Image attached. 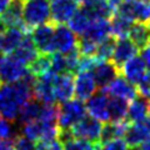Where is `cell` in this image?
I'll use <instances>...</instances> for the list:
<instances>
[{"label":"cell","instance_id":"obj_11","mask_svg":"<svg viewBox=\"0 0 150 150\" xmlns=\"http://www.w3.org/2000/svg\"><path fill=\"white\" fill-rule=\"evenodd\" d=\"M101 90H104L109 96L120 98L126 101H131L139 95L137 86L133 83H130L128 79H125L123 75H118L109 85Z\"/></svg>","mask_w":150,"mask_h":150},{"label":"cell","instance_id":"obj_40","mask_svg":"<svg viewBox=\"0 0 150 150\" xmlns=\"http://www.w3.org/2000/svg\"><path fill=\"white\" fill-rule=\"evenodd\" d=\"M140 150H150V137L146 138L140 144Z\"/></svg>","mask_w":150,"mask_h":150},{"label":"cell","instance_id":"obj_13","mask_svg":"<svg viewBox=\"0 0 150 150\" xmlns=\"http://www.w3.org/2000/svg\"><path fill=\"white\" fill-rule=\"evenodd\" d=\"M78 39L74 31L65 24H58L55 25L54 31V53L67 54L69 51L76 48Z\"/></svg>","mask_w":150,"mask_h":150},{"label":"cell","instance_id":"obj_9","mask_svg":"<svg viewBox=\"0 0 150 150\" xmlns=\"http://www.w3.org/2000/svg\"><path fill=\"white\" fill-rule=\"evenodd\" d=\"M108 106H109V95L101 89L100 91H96L93 96L89 98L85 103L86 112L101 123H108L110 120Z\"/></svg>","mask_w":150,"mask_h":150},{"label":"cell","instance_id":"obj_42","mask_svg":"<svg viewBox=\"0 0 150 150\" xmlns=\"http://www.w3.org/2000/svg\"><path fill=\"white\" fill-rule=\"evenodd\" d=\"M4 30H5V26H4V24L1 23V20H0V38H1V35H3Z\"/></svg>","mask_w":150,"mask_h":150},{"label":"cell","instance_id":"obj_15","mask_svg":"<svg viewBox=\"0 0 150 150\" xmlns=\"http://www.w3.org/2000/svg\"><path fill=\"white\" fill-rule=\"evenodd\" d=\"M74 89L76 99L86 101L96 93L98 85L90 71H78L76 78L74 79Z\"/></svg>","mask_w":150,"mask_h":150},{"label":"cell","instance_id":"obj_24","mask_svg":"<svg viewBox=\"0 0 150 150\" xmlns=\"http://www.w3.org/2000/svg\"><path fill=\"white\" fill-rule=\"evenodd\" d=\"M11 54L15 56V58H18L21 63H24L26 67H29V64L36 58L38 55H39L34 43H33L30 33H28V34L25 35L24 40L21 41V44L19 45Z\"/></svg>","mask_w":150,"mask_h":150},{"label":"cell","instance_id":"obj_4","mask_svg":"<svg viewBox=\"0 0 150 150\" xmlns=\"http://www.w3.org/2000/svg\"><path fill=\"white\" fill-rule=\"evenodd\" d=\"M114 14H119L133 23H149L150 1L149 0H123Z\"/></svg>","mask_w":150,"mask_h":150},{"label":"cell","instance_id":"obj_14","mask_svg":"<svg viewBox=\"0 0 150 150\" xmlns=\"http://www.w3.org/2000/svg\"><path fill=\"white\" fill-rule=\"evenodd\" d=\"M138 51H139V49L135 46V44L128 36L118 38V40H116V43H115L111 62L120 70V68L123 67L124 63H126L129 59L134 58L135 55H138Z\"/></svg>","mask_w":150,"mask_h":150},{"label":"cell","instance_id":"obj_19","mask_svg":"<svg viewBox=\"0 0 150 150\" xmlns=\"http://www.w3.org/2000/svg\"><path fill=\"white\" fill-rule=\"evenodd\" d=\"M54 94H55V100L60 103V104L73 99L75 94L73 74L65 73L56 75L54 83Z\"/></svg>","mask_w":150,"mask_h":150},{"label":"cell","instance_id":"obj_22","mask_svg":"<svg viewBox=\"0 0 150 150\" xmlns=\"http://www.w3.org/2000/svg\"><path fill=\"white\" fill-rule=\"evenodd\" d=\"M150 115V101L144 96L138 95L135 99L131 100L128 106L126 120L129 123H139Z\"/></svg>","mask_w":150,"mask_h":150},{"label":"cell","instance_id":"obj_16","mask_svg":"<svg viewBox=\"0 0 150 150\" xmlns=\"http://www.w3.org/2000/svg\"><path fill=\"white\" fill-rule=\"evenodd\" d=\"M124 137L128 146H140V144L150 137V115L139 123H130Z\"/></svg>","mask_w":150,"mask_h":150},{"label":"cell","instance_id":"obj_8","mask_svg":"<svg viewBox=\"0 0 150 150\" xmlns=\"http://www.w3.org/2000/svg\"><path fill=\"white\" fill-rule=\"evenodd\" d=\"M29 71L28 67L13 54H6L0 59V75L5 83L19 81Z\"/></svg>","mask_w":150,"mask_h":150},{"label":"cell","instance_id":"obj_28","mask_svg":"<svg viewBox=\"0 0 150 150\" xmlns=\"http://www.w3.org/2000/svg\"><path fill=\"white\" fill-rule=\"evenodd\" d=\"M68 23H69V28L74 31V34L78 36H81L88 29L89 24L91 23V19L88 15V13L81 8V9H78L76 13L74 14L73 18Z\"/></svg>","mask_w":150,"mask_h":150},{"label":"cell","instance_id":"obj_45","mask_svg":"<svg viewBox=\"0 0 150 150\" xmlns=\"http://www.w3.org/2000/svg\"><path fill=\"white\" fill-rule=\"evenodd\" d=\"M1 81H3V79H1V75H0V85H1Z\"/></svg>","mask_w":150,"mask_h":150},{"label":"cell","instance_id":"obj_46","mask_svg":"<svg viewBox=\"0 0 150 150\" xmlns=\"http://www.w3.org/2000/svg\"><path fill=\"white\" fill-rule=\"evenodd\" d=\"M149 26H150V20H149Z\"/></svg>","mask_w":150,"mask_h":150},{"label":"cell","instance_id":"obj_17","mask_svg":"<svg viewBox=\"0 0 150 150\" xmlns=\"http://www.w3.org/2000/svg\"><path fill=\"white\" fill-rule=\"evenodd\" d=\"M119 71L130 83L138 85L140 80L144 78V75L146 74V64L142 58V55H135L134 58L129 59L128 62L123 64Z\"/></svg>","mask_w":150,"mask_h":150},{"label":"cell","instance_id":"obj_6","mask_svg":"<svg viewBox=\"0 0 150 150\" xmlns=\"http://www.w3.org/2000/svg\"><path fill=\"white\" fill-rule=\"evenodd\" d=\"M56 75L54 71L49 70L35 79L33 86V98L39 100L43 104H55V94H54V83Z\"/></svg>","mask_w":150,"mask_h":150},{"label":"cell","instance_id":"obj_34","mask_svg":"<svg viewBox=\"0 0 150 150\" xmlns=\"http://www.w3.org/2000/svg\"><path fill=\"white\" fill-rule=\"evenodd\" d=\"M100 150H128V144L121 138L112 139L110 142L100 144Z\"/></svg>","mask_w":150,"mask_h":150},{"label":"cell","instance_id":"obj_29","mask_svg":"<svg viewBox=\"0 0 150 150\" xmlns=\"http://www.w3.org/2000/svg\"><path fill=\"white\" fill-rule=\"evenodd\" d=\"M134 23L129 20L128 18H125L119 14H114L111 16L110 25H111V34L115 38H125L129 35L130 28Z\"/></svg>","mask_w":150,"mask_h":150},{"label":"cell","instance_id":"obj_38","mask_svg":"<svg viewBox=\"0 0 150 150\" xmlns=\"http://www.w3.org/2000/svg\"><path fill=\"white\" fill-rule=\"evenodd\" d=\"M13 139H1L0 140V150H14Z\"/></svg>","mask_w":150,"mask_h":150},{"label":"cell","instance_id":"obj_7","mask_svg":"<svg viewBox=\"0 0 150 150\" xmlns=\"http://www.w3.org/2000/svg\"><path fill=\"white\" fill-rule=\"evenodd\" d=\"M54 23H45L33 29L31 39L39 54H53L54 53Z\"/></svg>","mask_w":150,"mask_h":150},{"label":"cell","instance_id":"obj_44","mask_svg":"<svg viewBox=\"0 0 150 150\" xmlns=\"http://www.w3.org/2000/svg\"><path fill=\"white\" fill-rule=\"evenodd\" d=\"M3 56H4V54H3V51H1V50H0V59H1V58H3Z\"/></svg>","mask_w":150,"mask_h":150},{"label":"cell","instance_id":"obj_41","mask_svg":"<svg viewBox=\"0 0 150 150\" xmlns=\"http://www.w3.org/2000/svg\"><path fill=\"white\" fill-rule=\"evenodd\" d=\"M75 1L79 3V4H83V5H86V4L94 1V0H75Z\"/></svg>","mask_w":150,"mask_h":150},{"label":"cell","instance_id":"obj_30","mask_svg":"<svg viewBox=\"0 0 150 150\" xmlns=\"http://www.w3.org/2000/svg\"><path fill=\"white\" fill-rule=\"evenodd\" d=\"M29 71L34 75L35 78L40 76L45 73L51 70V64H50V55L48 54H39L36 58L29 64Z\"/></svg>","mask_w":150,"mask_h":150},{"label":"cell","instance_id":"obj_36","mask_svg":"<svg viewBox=\"0 0 150 150\" xmlns=\"http://www.w3.org/2000/svg\"><path fill=\"white\" fill-rule=\"evenodd\" d=\"M138 94L150 101V71L144 75V78L138 84Z\"/></svg>","mask_w":150,"mask_h":150},{"label":"cell","instance_id":"obj_25","mask_svg":"<svg viewBox=\"0 0 150 150\" xmlns=\"http://www.w3.org/2000/svg\"><path fill=\"white\" fill-rule=\"evenodd\" d=\"M128 36L135 46L142 50L150 41V26L145 23H134L130 28Z\"/></svg>","mask_w":150,"mask_h":150},{"label":"cell","instance_id":"obj_2","mask_svg":"<svg viewBox=\"0 0 150 150\" xmlns=\"http://www.w3.org/2000/svg\"><path fill=\"white\" fill-rule=\"evenodd\" d=\"M50 20L49 0H23V21L28 29H34Z\"/></svg>","mask_w":150,"mask_h":150},{"label":"cell","instance_id":"obj_39","mask_svg":"<svg viewBox=\"0 0 150 150\" xmlns=\"http://www.w3.org/2000/svg\"><path fill=\"white\" fill-rule=\"evenodd\" d=\"M13 0H0V16L4 14V11L9 8V5L11 4Z\"/></svg>","mask_w":150,"mask_h":150},{"label":"cell","instance_id":"obj_10","mask_svg":"<svg viewBox=\"0 0 150 150\" xmlns=\"http://www.w3.org/2000/svg\"><path fill=\"white\" fill-rule=\"evenodd\" d=\"M50 19L55 25L67 24L78 10V3L75 0H49Z\"/></svg>","mask_w":150,"mask_h":150},{"label":"cell","instance_id":"obj_1","mask_svg":"<svg viewBox=\"0 0 150 150\" xmlns=\"http://www.w3.org/2000/svg\"><path fill=\"white\" fill-rule=\"evenodd\" d=\"M35 79L34 75L28 71L19 81L0 85V115L4 119L13 123L16 121L21 108L33 99V86Z\"/></svg>","mask_w":150,"mask_h":150},{"label":"cell","instance_id":"obj_43","mask_svg":"<svg viewBox=\"0 0 150 150\" xmlns=\"http://www.w3.org/2000/svg\"><path fill=\"white\" fill-rule=\"evenodd\" d=\"M130 150H140V149H139V148H138V146H135V148H131V149H130Z\"/></svg>","mask_w":150,"mask_h":150},{"label":"cell","instance_id":"obj_18","mask_svg":"<svg viewBox=\"0 0 150 150\" xmlns=\"http://www.w3.org/2000/svg\"><path fill=\"white\" fill-rule=\"evenodd\" d=\"M28 33L29 29L26 28H6L0 38V50L3 54H11L21 44Z\"/></svg>","mask_w":150,"mask_h":150},{"label":"cell","instance_id":"obj_20","mask_svg":"<svg viewBox=\"0 0 150 150\" xmlns=\"http://www.w3.org/2000/svg\"><path fill=\"white\" fill-rule=\"evenodd\" d=\"M110 34L111 25L109 19H95V20H91L85 33L79 38H85V39H89L94 43L99 44L101 40H104Z\"/></svg>","mask_w":150,"mask_h":150},{"label":"cell","instance_id":"obj_23","mask_svg":"<svg viewBox=\"0 0 150 150\" xmlns=\"http://www.w3.org/2000/svg\"><path fill=\"white\" fill-rule=\"evenodd\" d=\"M129 121L128 120H120V121H108L105 125H103L101 135H100V144H104L106 142H110L112 139L123 138L126 130L129 128Z\"/></svg>","mask_w":150,"mask_h":150},{"label":"cell","instance_id":"obj_33","mask_svg":"<svg viewBox=\"0 0 150 150\" xmlns=\"http://www.w3.org/2000/svg\"><path fill=\"white\" fill-rule=\"evenodd\" d=\"M16 135L13 121L0 118V139H13Z\"/></svg>","mask_w":150,"mask_h":150},{"label":"cell","instance_id":"obj_35","mask_svg":"<svg viewBox=\"0 0 150 150\" xmlns=\"http://www.w3.org/2000/svg\"><path fill=\"white\" fill-rule=\"evenodd\" d=\"M35 150H64V145L59 139L43 140L39 144H36Z\"/></svg>","mask_w":150,"mask_h":150},{"label":"cell","instance_id":"obj_32","mask_svg":"<svg viewBox=\"0 0 150 150\" xmlns=\"http://www.w3.org/2000/svg\"><path fill=\"white\" fill-rule=\"evenodd\" d=\"M14 150H35L36 144L34 140L26 138L25 135H15L13 139Z\"/></svg>","mask_w":150,"mask_h":150},{"label":"cell","instance_id":"obj_21","mask_svg":"<svg viewBox=\"0 0 150 150\" xmlns=\"http://www.w3.org/2000/svg\"><path fill=\"white\" fill-rule=\"evenodd\" d=\"M0 20L6 28H26L23 21V0H13ZM28 29V28H26Z\"/></svg>","mask_w":150,"mask_h":150},{"label":"cell","instance_id":"obj_26","mask_svg":"<svg viewBox=\"0 0 150 150\" xmlns=\"http://www.w3.org/2000/svg\"><path fill=\"white\" fill-rule=\"evenodd\" d=\"M43 106H44V104L40 103L39 100L30 99L24 106L21 108L16 120L23 125V124H26V123H30V121L39 119L41 110H43Z\"/></svg>","mask_w":150,"mask_h":150},{"label":"cell","instance_id":"obj_3","mask_svg":"<svg viewBox=\"0 0 150 150\" xmlns=\"http://www.w3.org/2000/svg\"><path fill=\"white\" fill-rule=\"evenodd\" d=\"M86 115L85 103L79 99H70L58 106L56 125L59 130H68Z\"/></svg>","mask_w":150,"mask_h":150},{"label":"cell","instance_id":"obj_27","mask_svg":"<svg viewBox=\"0 0 150 150\" xmlns=\"http://www.w3.org/2000/svg\"><path fill=\"white\" fill-rule=\"evenodd\" d=\"M128 101L120 98L109 96V118L110 121H120L126 120V114H128Z\"/></svg>","mask_w":150,"mask_h":150},{"label":"cell","instance_id":"obj_5","mask_svg":"<svg viewBox=\"0 0 150 150\" xmlns=\"http://www.w3.org/2000/svg\"><path fill=\"white\" fill-rule=\"evenodd\" d=\"M103 125L101 121L96 120L90 115H85L75 125L69 129L74 139H81L90 143H99Z\"/></svg>","mask_w":150,"mask_h":150},{"label":"cell","instance_id":"obj_37","mask_svg":"<svg viewBox=\"0 0 150 150\" xmlns=\"http://www.w3.org/2000/svg\"><path fill=\"white\" fill-rule=\"evenodd\" d=\"M142 58L144 59L145 64H146V68L150 69V41L146 44L145 48L142 49Z\"/></svg>","mask_w":150,"mask_h":150},{"label":"cell","instance_id":"obj_12","mask_svg":"<svg viewBox=\"0 0 150 150\" xmlns=\"http://www.w3.org/2000/svg\"><path fill=\"white\" fill-rule=\"evenodd\" d=\"M93 74L98 88L105 89L114 79L119 75V69L112 64L111 60H100L98 59L95 65L90 70Z\"/></svg>","mask_w":150,"mask_h":150},{"label":"cell","instance_id":"obj_31","mask_svg":"<svg viewBox=\"0 0 150 150\" xmlns=\"http://www.w3.org/2000/svg\"><path fill=\"white\" fill-rule=\"evenodd\" d=\"M115 36H108L104 40H101L98 44L96 48V53L95 56L100 60H111L112 58V53H114V48H115Z\"/></svg>","mask_w":150,"mask_h":150}]
</instances>
